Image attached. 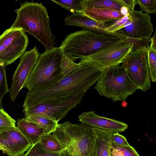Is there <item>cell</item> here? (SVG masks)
I'll return each mask as SVG.
<instances>
[{"mask_svg": "<svg viewBox=\"0 0 156 156\" xmlns=\"http://www.w3.org/2000/svg\"><path fill=\"white\" fill-rule=\"evenodd\" d=\"M79 67L55 85L46 90L27 92L23 107L33 105L55 97H66L87 90L100 79L105 69L86 58L81 59Z\"/></svg>", "mask_w": 156, "mask_h": 156, "instance_id": "obj_1", "label": "cell"}, {"mask_svg": "<svg viewBox=\"0 0 156 156\" xmlns=\"http://www.w3.org/2000/svg\"><path fill=\"white\" fill-rule=\"evenodd\" d=\"M14 11L17 17L9 28L21 29L36 38L44 47L45 51L55 45V36L51 33L48 11L41 3L26 1Z\"/></svg>", "mask_w": 156, "mask_h": 156, "instance_id": "obj_2", "label": "cell"}, {"mask_svg": "<svg viewBox=\"0 0 156 156\" xmlns=\"http://www.w3.org/2000/svg\"><path fill=\"white\" fill-rule=\"evenodd\" d=\"M122 40L113 36L83 29L67 35L59 48L74 61L84 59Z\"/></svg>", "mask_w": 156, "mask_h": 156, "instance_id": "obj_3", "label": "cell"}, {"mask_svg": "<svg viewBox=\"0 0 156 156\" xmlns=\"http://www.w3.org/2000/svg\"><path fill=\"white\" fill-rule=\"evenodd\" d=\"M63 54L57 47L40 54L23 88H26L29 92L42 90L60 81L64 78L61 75L60 67Z\"/></svg>", "mask_w": 156, "mask_h": 156, "instance_id": "obj_4", "label": "cell"}, {"mask_svg": "<svg viewBox=\"0 0 156 156\" xmlns=\"http://www.w3.org/2000/svg\"><path fill=\"white\" fill-rule=\"evenodd\" d=\"M52 133L67 156H88L96 136L91 126L69 121L58 124Z\"/></svg>", "mask_w": 156, "mask_h": 156, "instance_id": "obj_5", "label": "cell"}, {"mask_svg": "<svg viewBox=\"0 0 156 156\" xmlns=\"http://www.w3.org/2000/svg\"><path fill=\"white\" fill-rule=\"evenodd\" d=\"M94 88L114 101H124L136 90L122 65L105 69Z\"/></svg>", "mask_w": 156, "mask_h": 156, "instance_id": "obj_6", "label": "cell"}, {"mask_svg": "<svg viewBox=\"0 0 156 156\" xmlns=\"http://www.w3.org/2000/svg\"><path fill=\"white\" fill-rule=\"evenodd\" d=\"M86 92L83 91L66 97H53L36 105L25 107L23 112L24 116L40 115L58 122L81 102Z\"/></svg>", "mask_w": 156, "mask_h": 156, "instance_id": "obj_7", "label": "cell"}, {"mask_svg": "<svg viewBox=\"0 0 156 156\" xmlns=\"http://www.w3.org/2000/svg\"><path fill=\"white\" fill-rule=\"evenodd\" d=\"M147 52L131 51L122 62L129 77L136 89L143 91L151 87Z\"/></svg>", "mask_w": 156, "mask_h": 156, "instance_id": "obj_8", "label": "cell"}, {"mask_svg": "<svg viewBox=\"0 0 156 156\" xmlns=\"http://www.w3.org/2000/svg\"><path fill=\"white\" fill-rule=\"evenodd\" d=\"M28 44L26 32L21 29H6L0 35V62L6 66L21 57Z\"/></svg>", "mask_w": 156, "mask_h": 156, "instance_id": "obj_9", "label": "cell"}, {"mask_svg": "<svg viewBox=\"0 0 156 156\" xmlns=\"http://www.w3.org/2000/svg\"><path fill=\"white\" fill-rule=\"evenodd\" d=\"M133 45L127 38L120 40L85 58L105 69L118 66L132 51Z\"/></svg>", "mask_w": 156, "mask_h": 156, "instance_id": "obj_10", "label": "cell"}, {"mask_svg": "<svg viewBox=\"0 0 156 156\" xmlns=\"http://www.w3.org/2000/svg\"><path fill=\"white\" fill-rule=\"evenodd\" d=\"M40 54L36 47L25 52L20 57V63L16 69L12 79L9 90L10 100L14 101L27 79L34 68Z\"/></svg>", "mask_w": 156, "mask_h": 156, "instance_id": "obj_11", "label": "cell"}, {"mask_svg": "<svg viewBox=\"0 0 156 156\" xmlns=\"http://www.w3.org/2000/svg\"><path fill=\"white\" fill-rule=\"evenodd\" d=\"M128 18L125 26L121 29L127 37L150 40L154 32L150 16L141 11L128 9Z\"/></svg>", "mask_w": 156, "mask_h": 156, "instance_id": "obj_12", "label": "cell"}, {"mask_svg": "<svg viewBox=\"0 0 156 156\" xmlns=\"http://www.w3.org/2000/svg\"><path fill=\"white\" fill-rule=\"evenodd\" d=\"M0 133L2 137L5 153L9 156H21L32 145L16 126L11 127Z\"/></svg>", "mask_w": 156, "mask_h": 156, "instance_id": "obj_13", "label": "cell"}, {"mask_svg": "<svg viewBox=\"0 0 156 156\" xmlns=\"http://www.w3.org/2000/svg\"><path fill=\"white\" fill-rule=\"evenodd\" d=\"M77 118L81 123L112 133L123 132L128 127L123 122L100 116L94 111L84 112Z\"/></svg>", "mask_w": 156, "mask_h": 156, "instance_id": "obj_14", "label": "cell"}, {"mask_svg": "<svg viewBox=\"0 0 156 156\" xmlns=\"http://www.w3.org/2000/svg\"><path fill=\"white\" fill-rule=\"evenodd\" d=\"M65 23L66 25L79 27L84 30L112 35L121 39L127 38L119 30L114 34L108 32L106 30L107 26L105 23L94 20L82 12L68 16L65 19Z\"/></svg>", "mask_w": 156, "mask_h": 156, "instance_id": "obj_15", "label": "cell"}, {"mask_svg": "<svg viewBox=\"0 0 156 156\" xmlns=\"http://www.w3.org/2000/svg\"><path fill=\"white\" fill-rule=\"evenodd\" d=\"M96 134V138L88 156H110L111 139L113 133L92 127Z\"/></svg>", "mask_w": 156, "mask_h": 156, "instance_id": "obj_16", "label": "cell"}, {"mask_svg": "<svg viewBox=\"0 0 156 156\" xmlns=\"http://www.w3.org/2000/svg\"><path fill=\"white\" fill-rule=\"evenodd\" d=\"M16 126L20 132L34 144L39 141L44 134L43 129L35 124L27 120L24 117L18 119Z\"/></svg>", "mask_w": 156, "mask_h": 156, "instance_id": "obj_17", "label": "cell"}, {"mask_svg": "<svg viewBox=\"0 0 156 156\" xmlns=\"http://www.w3.org/2000/svg\"><path fill=\"white\" fill-rule=\"evenodd\" d=\"M82 13L94 20L104 23L112 20L120 19L124 16L120 11L88 8H85Z\"/></svg>", "mask_w": 156, "mask_h": 156, "instance_id": "obj_18", "label": "cell"}, {"mask_svg": "<svg viewBox=\"0 0 156 156\" xmlns=\"http://www.w3.org/2000/svg\"><path fill=\"white\" fill-rule=\"evenodd\" d=\"M24 118L27 120L35 124L42 129L44 134L52 133L58 124V122L40 115H28L24 116Z\"/></svg>", "mask_w": 156, "mask_h": 156, "instance_id": "obj_19", "label": "cell"}, {"mask_svg": "<svg viewBox=\"0 0 156 156\" xmlns=\"http://www.w3.org/2000/svg\"><path fill=\"white\" fill-rule=\"evenodd\" d=\"M39 142L43 149L47 152L58 153L63 151L61 144L52 134H44L41 136Z\"/></svg>", "mask_w": 156, "mask_h": 156, "instance_id": "obj_20", "label": "cell"}, {"mask_svg": "<svg viewBox=\"0 0 156 156\" xmlns=\"http://www.w3.org/2000/svg\"><path fill=\"white\" fill-rule=\"evenodd\" d=\"M85 8L120 11L122 7L115 0H85Z\"/></svg>", "mask_w": 156, "mask_h": 156, "instance_id": "obj_21", "label": "cell"}, {"mask_svg": "<svg viewBox=\"0 0 156 156\" xmlns=\"http://www.w3.org/2000/svg\"><path fill=\"white\" fill-rule=\"evenodd\" d=\"M53 3L75 13L82 12L85 9V0H51Z\"/></svg>", "mask_w": 156, "mask_h": 156, "instance_id": "obj_22", "label": "cell"}, {"mask_svg": "<svg viewBox=\"0 0 156 156\" xmlns=\"http://www.w3.org/2000/svg\"><path fill=\"white\" fill-rule=\"evenodd\" d=\"M147 52L148 62L151 80L152 82L156 81V42L153 40L150 41Z\"/></svg>", "mask_w": 156, "mask_h": 156, "instance_id": "obj_23", "label": "cell"}, {"mask_svg": "<svg viewBox=\"0 0 156 156\" xmlns=\"http://www.w3.org/2000/svg\"><path fill=\"white\" fill-rule=\"evenodd\" d=\"M110 156H140L135 149L129 145L123 146L111 142Z\"/></svg>", "mask_w": 156, "mask_h": 156, "instance_id": "obj_24", "label": "cell"}, {"mask_svg": "<svg viewBox=\"0 0 156 156\" xmlns=\"http://www.w3.org/2000/svg\"><path fill=\"white\" fill-rule=\"evenodd\" d=\"M80 63H76L68 55L63 54L60 62L61 75L64 77L76 70Z\"/></svg>", "mask_w": 156, "mask_h": 156, "instance_id": "obj_25", "label": "cell"}, {"mask_svg": "<svg viewBox=\"0 0 156 156\" xmlns=\"http://www.w3.org/2000/svg\"><path fill=\"white\" fill-rule=\"evenodd\" d=\"M21 156H67L63 151L58 153H51L44 150L39 141L32 144L27 152Z\"/></svg>", "mask_w": 156, "mask_h": 156, "instance_id": "obj_26", "label": "cell"}, {"mask_svg": "<svg viewBox=\"0 0 156 156\" xmlns=\"http://www.w3.org/2000/svg\"><path fill=\"white\" fill-rule=\"evenodd\" d=\"M128 18V14L118 19L109 20L105 23L107 27L106 31L110 34H114L122 29L125 26Z\"/></svg>", "mask_w": 156, "mask_h": 156, "instance_id": "obj_27", "label": "cell"}, {"mask_svg": "<svg viewBox=\"0 0 156 156\" xmlns=\"http://www.w3.org/2000/svg\"><path fill=\"white\" fill-rule=\"evenodd\" d=\"M6 66L4 64L0 62V108H2V101L3 97L9 91L6 75Z\"/></svg>", "mask_w": 156, "mask_h": 156, "instance_id": "obj_28", "label": "cell"}, {"mask_svg": "<svg viewBox=\"0 0 156 156\" xmlns=\"http://www.w3.org/2000/svg\"><path fill=\"white\" fill-rule=\"evenodd\" d=\"M16 122L2 108H0V132L16 126Z\"/></svg>", "mask_w": 156, "mask_h": 156, "instance_id": "obj_29", "label": "cell"}, {"mask_svg": "<svg viewBox=\"0 0 156 156\" xmlns=\"http://www.w3.org/2000/svg\"><path fill=\"white\" fill-rule=\"evenodd\" d=\"M141 11L147 14H156V0H136Z\"/></svg>", "mask_w": 156, "mask_h": 156, "instance_id": "obj_30", "label": "cell"}, {"mask_svg": "<svg viewBox=\"0 0 156 156\" xmlns=\"http://www.w3.org/2000/svg\"><path fill=\"white\" fill-rule=\"evenodd\" d=\"M133 44L132 51H144L148 52L149 48L150 40L127 38Z\"/></svg>", "mask_w": 156, "mask_h": 156, "instance_id": "obj_31", "label": "cell"}, {"mask_svg": "<svg viewBox=\"0 0 156 156\" xmlns=\"http://www.w3.org/2000/svg\"><path fill=\"white\" fill-rule=\"evenodd\" d=\"M111 141L118 145L123 146L130 145L125 137L119 133H113L111 139Z\"/></svg>", "mask_w": 156, "mask_h": 156, "instance_id": "obj_32", "label": "cell"}, {"mask_svg": "<svg viewBox=\"0 0 156 156\" xmlns=\"http://www.w3.org/2000/svg\"><path fill=\"white\" fill-rule=\"evenodd\" d=\"M122 6L130 10H134L136 5V0H115Z\"/></svg>", "mask_w": 156, "mask_h": 156, "instance_id": "obj_33", "label": "cell"}, {"mask_svg": "<svg viewBox=\"0 0 156 156\" xmlns=\"http://www.w3.org/2000/svg\"><path fill=\"white\" fill-rule=\"evenodd\" d=\"M3 140L2 135L0 133V150L2 151L3 152L5 153V151L3 145Z\"/></svg>", "mask_w": 156, "mask_h": 156, "instance_id": "obj_34", "label": "cell"}]
</instances>
